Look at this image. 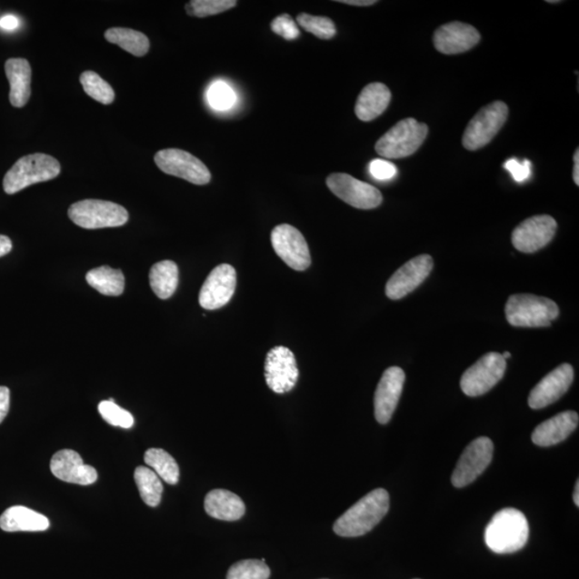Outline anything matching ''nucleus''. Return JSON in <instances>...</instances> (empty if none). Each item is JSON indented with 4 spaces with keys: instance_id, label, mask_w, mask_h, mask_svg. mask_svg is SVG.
I'll use <instances>...</instances> for the list:
<instances>
[{
    "instance_id": "obj_1",
    "label": "nucleus",
    "mask_w": 579,
    "mask_h": 579,
    "mask_svg": "<svg viewBox=\"0 0 579 579\" xmlns=\"http://www.w3.org/2000/svg\"><path fill=\"white\" fill-rule=\"evenodd\" d=\"M389 510V493L384 488L374 489L337 519L334 531L344 537L362 536L377 526Z\"/></svg>"
},
{
    "instance_id": "obj_2",
    "label": "nucleus",
    "mask_w": 579,
    "mask_h": 579,
    "mask_svg": "<svg viewBox=\"0 0 579 579\" xmlns=\"http://www.w3.org/2000/svg\"><path fill=\"white\" fill-rule=\"evenodd\" d=\"M529 524L526 516L516 509L495 513L485 530V542L495 554H512L527 544Z\"/></svg>"
},
{
    "instance_id": "obj_3",
    "label": "nucleus",
    "mask_w": 579,
    "mask_h": 579,
    "mask_svg": "<svg viewBox=\"0 0 579 579\" xmlns=\"http://www.w3.org/2000/svg\"><path fill=\"white\" fill-rule=\"evenodd\" d=\"M58 160L46 154L27 155L5 173L3 186L7 195H15L32 185L51 181L61 173Z\"/></svg>"
},
{
    "instance_id": "obj_4",
    "label": "nucleus",
    "mask_w": 579,
    "mask_h": 579,
    "mask_svg": "<svg viewBox=\"0 0 579 579\" xmlns=\"http://www.w3.org/2000/svg\"><path fill=\"white\" fill-rule=\"evenodd\" d=\"M506 320L517 327H546L559 315L556 303L544 296L512 295L505 305Z\"/></svg>"
},
{
    "instance_id": "obj_5",
    "label": "nucleus",
    "mask_w": 579,
    "mask_h": 579,
    "mask_svg": "<svg viewBox=\"0 0 579 579\" xmlns=\"http://www.w3.org/2000/svg\"><path fill=\"white\" fill-rule=\"evenodd\" d=\"M428 127L414 118H405L397 123L375 143V152L386 159H402L411 156L426 140Z\"/></svg>"
},
{
    "instance_id": "obj_6",
    "label": "nucleus",
    "mask_w": 579,
    "mask_h": 579,
    "mask_svg": "<svg viewBox=\"0 0 579 579\" xmlns=\"http://www.w3.org/2000/svg\"><path fill=\"white\" fill-rule=\"evenodd\" d=\"M71 222L83 229L116 228L128 223L126 208L110 201L83 200L71 205L68 211Z\"/></svg>"
},
{
    "instance_id": "obj_7",
    "label": "nucleus",
    "mask_w": 579,
    "mask_h": 579,
    "mask_svg": "<svg viewBox=\"0 0 579 579\" xmlns=\"http://www.w3.org/2000/svg\"><path fill=\"white\" fill-rule=\"evenodd\" d=\"M509 107L503 101L488 105L471 119L463 136V145L468 151H477L491 142L506 122Z\"/></svg>"
},
{
    "instance_id": "obj_8",
    "label": "nucleus",
    "mask_w": 579,
    "mask_h": 579,
    "mask_svg": "<svg viewBox=\"0 0 579 579\" xmlns=\"http://www.w3.org/2000/svg\"><path fill=\"white\" fill-rule=\"evenodd\" d=\"M506 362L503 355L491 352L465 370L461 380L462 390L470 397L484 395L504 378Z\"/></svg>"
},
{
    "instance_id": "obj_9",
    "label": "nucleus",
    "mask_w": 579,
    "mask_h": 579,
    "mask_svg": "<svg viewBox=\"0 0 579 579\" xmlns=\"http://www.w3.org/2000/svg\"><path fill=\"white\" fill-rule=\"evenodd\" d=\"M155 163L166 175L185 179L195 185H206L212 175L202 161L186 151L168 148L155 155Z\"/></svg>"
},
{
    "instance_id": "obj_10",
    "label": "nucleus",
    "mask_w": 579,
    "mask_h": 579,
    "mask_svg": "<svg viewBox=\"0 0 579 579\" xmlns=\"http://www.w3.org/2000/svg\"><path fill=\"white\" fill-rule=\"evenodd\" d=\"M271 241L275 253L292 270L303 272L312 265V256L305 237L294 226L277 225L272 231Z\"/></svg>"
},
{
    "instance_id": "obj_11",
    "label": "nucleus",
    "mask_w": 579,
    "mask_h": 579,
    "mask_svg": "<svg viewBox=\"0 0 579 579\" xmlns=\"http://www.w3.org/2000/svg\"><path fill=\"white\" fill-rule=\"evenodd\" d=\"M326 185L340 200L360 210H373L384 201L380 190L345 173H334L327 177Z\"/></svg>"
},
{
    "instance_id": "obj_12",
    "label": "nucleus",
    "mask_w": 579,
    "mask_h": 579,
    "mask_svg": "<svg viewBox=\"0 0 579 579\" xmlns=\"http://www.w3.org/2000/svg\"><path fill=\"white\" fill-rule=\"evenodd\" d=\"M494 454L493 441L480 437L473 441L462 454L452 475V484L463 488L471 484L492 463Z\"/></svg>"
},
{
    "instance_id": "obj_13",
    "label": "nucleus",
    "mask_w": 579,
    "mask_h": 579,
    "mask_svg": "<svg viewBox=\"0 0 579 579\" xmlns=\"http://www.w3.org/2000/svg\"><path fill=\"white\" fill-rule=\"evenodd\" d=\"M265 372L268 387L276 394L294 390L300 377L294 352L285 347H275L268 352Z\"/></svg>"
},
{
    "instance_id": "obj_14",
    "label": "nucleus",
    "mask_w": 579,
    "mask_h": 579,
    "mask_svg": "<svg viewBox=\"0 0 579 579\" xmlns=\"http://www.w3.org/2000/svg\"><path fill=\"white\" fill-rule=\"evenodd\" d=\"M557 223L548 215L524 220L512 233V243L518 252L534 254L544 248L556 235Z\"/></svg>"
},
{
    "instance_id": "obj_15",
    "label": "nucleus",
    "mask_w": 579,
    "mask_h": 579,
    "mask_svg": "<svg viewBox=\"0 0 579 579\" xmlns=\"http://www.w3.org/2000/svg\"><path fill=\"white\" fill-rule=\"evenodd\" d=\"M434 268V260L431 255H421L415 256L403 265L387 282L385 286L386 296L391 300H401L407 296L417 286L424 283Z\"/></svg>"
},
{
    "instance_id": "obj_16",
    "label": "nucleus",
    "mask_w": 579,
    "mask_h": 579,
    "mask_svg": "<svg viewBox=\"0 0 579 579\" xmlns=\"http://www.w3.org/2000/svg\"><path fill=\"white\" fill-rule=\"evenodd\" d=\"M236 289L235 268L230 265L215 267L202 285L199 302L207 310H216L231 301Z\"/></svg>"
},
{
    "instance_id": "obj_17",
    "label": "nucleus",
    "mask_w": 579,
    "mask_h": 579,
    "mask_svg": "<svg viewBox=\"0 0 579 579\" xmlns=\"http://www.w3.org/2000/svg\"><path fill=\"white\" fill-rule=\"evenodd\" d=\"M574 380V370L570 364L554 368L531 391L528 404L531 409L539 410L557 402L570 389Z\"/></svg>"
},
{
    "instance_id": "obj_18",
    "label": "nucleus",
    "mask_w": 579,
    "mask_h": 579,
    "mask_svg": "<svg viewBox=\"0 0 579 579\" xmlns=\"http://www.w3.org/2000/svg\"><path fill=\"white\" fill-rule=\"evenodd\" d=\"M405 374L402 368H387L374 394V416L380 424L391 421L404 390Z\"/></svg>"
},
{
    "instance_id": "obj_19",
    "label": "nucleus",
    "mask_w": 579,
    "mask_h": 579,
    "mask_svg": "<svg viewBox=\"0 0 579 579\" xmlns=\"http://www.w3.org/2000/svg\"><path fill=\"white\" fill-rule=\"evenodd\" d=\"M477 29L463 22H451L439 27L434 35L435 49L446 55L467 52L480 43Z\"/></svg>"
},
{
    "instance_id": "obj_20",
    "label": "nucleus",
    "mask_w": 579,
    "mask_h": 579,
    "mask_svg": "<svg viewBox=\"0 0 579 579\" xmlns=\"http://www.w3.org/2000/svg\"><path fill=\"white\" fill-rule=\"evenodd\" d=\"M50 468L54 476L65 483L77 485H92L98 479L97 471L83 463L80 454L73 450H62L54 454Z\"/></svg>"
},
{
    "instance_id": "obj_21",
    "label": "nucleus",
    "mask_w": 579,
    "mask_h": 579,
    "mask_svg": "<svg viewBox=\"0 0 579 579\" xmlns=\"http://www.w3.org/2000/svg\"><path fill=\"white\" fill-rule=\"evenodd\" d=\"M579 417L575 411H564L552 419L540 424L531 439L536 445L547 447L563 443L578 426Z\"/></svg>"
},
{
    "instance_id": "obj_22",
    "label": "nucleus",
    "mask_w": 579,
    "mask_h": 579,
    "mask_svg": "<svg viewBox=\"0 0 579 579\" xmlns=\"http://www.w3.org/2000/svg\"><path fill=\"white\" fill-rule=\"evenodd\" d=\"M10 83V104L15 107L26 105L31 98L32 68L25 58H10L5 65Z\"/></svg>"
},
{
    "instance_id": "obj_23",
    "label": "nucleus",
    "mask_w": 579,
    "mask_h": 579,
    "mask_svg": "<svg viewBox=\"0 0 579 579\" xmlns=\"http://www.w3.org/2000/svg\"><path fill=\"white\" fill-rule=\"evenodd\" d=\"M0 528L5 533H38L50 528L49 518L22 505L5 510L0 516Z\"/></svg>"
},
{
    "instance_id": "obj_24",
    "label": "nucleus",
    "mask_w": 579,
    "mask_h": 579,
    "mask_svg": "<svg viewBox=\"0 0 579 579\" xmlns=\"http://www.w3.org/2000/svg\"><path fill=\"white\" fill-rule=\"evenodd\" d=\"M392 94L382 83L374 82L363 89L355 105V115L363 122H372L384 115L391 103Z\"/></svg>"
},
{
    "instance_id": "obj_25",
    "label": "nucleus",
    "mask_w": 579,
    "mask_h": 579,
    "mask_svg": "<svg viewBox=\"0 0 579 579\" xmlns=\"http://www.w3.org/2000/svg\"><path fill=\"white\" fill-rule=\"evenodd\" d=\"M205 507L208 515L225 522L238 521L246 512V506L241 497L225 489H214L208 493Z\"/></svg>"
},
{
    "instance_id": "obj_26",
    "label": "nucleus",
    "mask_w": 579,
    "mask_h": 579,
    "mask_svg": "<svg viewBox=\"0 0 579 579\" xmlns=\"http://www.w3.org/2000/svg\"><path fill=\"white\" fill-rule=\"evenodd\" d=\"M149 284L154 294L161 300H168L175 294L178 285V267L173 261H161L149 272Z\"/></svg>"
},
{
    "instance_id": "obj_27",
    "label": "nucleus",
    "mask_w": 579,
    "mask_h": 579,
    "mask_svg": "<svg viewBox=\"0 0 579 579\" xmlns=\"http://www.w3.org/2000/svg\"><path fill=\"white\" fill-rule=\"evenodd\" d=\"M86 282L99 294L106 296H119L125 290V276L121 270L110 266L94 268L86 274Z\"/></svg>"
},
{
    "instance_id": "obj_28",
    "label": "nucleus",
    "mask_w": 579,
    "mask_h": 579,
    "mask_svg": "<svg viewBox=\"0 0 579 579\" xmlns=\"http://www.w3.org/2000/svg\"><path fill=\"white\" fill-rule=\"evenodd\" d=\"M107 43L121 46L136 57L146 55L149 51V40L147 35L129 28H110L105 34Z\"/></svg>"
},
{
    "instance_id": "obj_29",
    "label": "nucleus",
    "mask_w": 579,
    "mask_h": 579,
    "mask_svg": "<svg viewBox=\"0 0 579 579\" xmlns=\"http://www.w3.org/2000/svg\"><path fill=\"white\" fill-rule=\"evenodd\" d=\"M135 481L141 498L148 506L156 507L163 497L164 485L160 477L151 468L137 467Z\"/></svg>"
},
{
    "instance_id": "obj_30",
    "label": "nucleus",
    "mask_w": 579,
    "mask_h": 579,
    "mask_svg": "<svg viewBox=\"0 0 579 579\" xmlns=\"http://www.w3.org/2000/svg\"><path fill=\"white\" fill-rule=\"evenodd\" d=\"M145 462L161 480L170 485L177 484L179 467L175 459L168 452L163 449H149L145 453Z\"/></svg>"
},
{
    "instance_id": "obj_31",
    "label": "nucleus",
    "mask_w": 579,
    "mask_h": 579,
    "mask_svg": "<svg viewBox=\"0 0 579 579\" xmlns=\"http://www.w3.org/2000/svg\"><path fill=\"white\" fill-rule=\"evenodd\" d=\"M85 93L94 100L103 105H111L115 99V93L109 83L94 71H85L80 77Z\"/></svg>"
},
{
    "instance_id": "obj_32",
    "label": "nucleus",
    "mask_w": 579,
    "mask_h": 579,
    "mask_svg": "<svg viewBox=\"0 0 579 579\" xmlns=\"http://www.w3.org/2000/svg\"><path fill=\"white\" fill-rule=\"evenodd\" d=\"M271 570L265 560L248 559L233 564L226 579H268Z\"/></svg>"
},
{
    "instance_id": "obj_33",
    "label": "nucleus",
    "mask_w": 579,
    "mask_h": 579,
    "mask_svg": "<svg viewBox=\"0 0 579 579\" xmlns=\"http://www.w3.org/2000/svg\"><path fill=\"white\" fill-rule=\"evenodd\" d=\"M297 23L306 32L322 40H330L337 33L335 24L326 16L301 14L297 15Z\"/></svg>"
},
{
    "instance_id": "obj_34",
    "label": "nucleus",
    "mask_w": 579,
    "mask_h": 579,
    "mask_svg": "<svg viewBox=\"0 0 579 579\" xmlns=\"http://www.w3.org/2000/svg\"><path fill=\"white\" fill-rule=\"evenodd\" d=\"M236 5V0H193L186 5V11L191 16L207 17L223 14Z\"/></svg>"
},
{
    "instance_id": "obj_35",
    "label": "nucleus",
    "mask_w": 579,
    "mask_h": 579,
    "mask_svg": "<svg viewBox=\"0 0 579 579\" xmlns=\"http://www.w3.org/2000/svg\"><path fill=\"white\" fill-rule=\"evenodd\" d=\"M98 411L103 419L112 426L129 429L135 425L133 414L119 407L113 399L101 402L98 405Z\"/></svg>"
},
{
    "instance_id": "obj_36",
    "label": "nucleus",
    "mask_w": 579,
    "mask_h": 579,
    "mask_svg": "<svg viewBox=\"0 0 579 579\" xmlns=\"http://www.w3.org/2000/svg\"><path fill=\"white\" fill-rule=\"evenodd\" d=\"M207 100L215 110L226 111L235 104V91L225 82L217 81L208 88Z\"/></svg>"
},
{
    "instance_id": "obj_37",
    "label": "nucleus",
    "mask_w": 579,
    "mask_h": 579,
    "mask_svg": "<svg viewBox=\"0 0 579 579\" xmlns=\"http://www.w3.org/2000/svg\"><path fill=\"white\" fill-rule=\"evenodd\" d=\"M273 32L285 40H294L300 37L296 23L289 15H282L273 20L271 24Z\"/></svg>"
},
{
    "instance_id": "obj_38",
    "label": "nucleus",
    "mask_w": 579,
    "mask_h": 579,
    "mask_svg": "<svg viewBox=\"0 0 579 579\" xmlns=\"http://www.w3.org/2000/svg\"><path fill=\"white\" fill-rule=\"evenodd\" d=\"M370 175L379 181H389L397 175L396 165L390 161L384 159H374L369 165Z\"/></svg>"
},
{
    "instance_id": "obj_39",
    "label": "nucleus",
    "mask_w": 579,
    "mask_h": 579,
    "mask_svg": "<svg viewBox=\"0 0 579 579\" xmlns=\"http://www.w3.org/2000/svg\"><path fill=\"white\" fill-rule=\"evenodd\" d=\"M504 169L509 171L517 183H524L531 175V163L529 160H524L523 163L515 158L507 160L504 164Z\"/></svg>"
},
{
    "instance_id": "obj_40",
    "label": "nucleus",
    "mask_w": 579,
    "mask_h": 579,
    "mask_svg": "<svg viewBox=\"0 0 579 579\" xmlns=\"http://www.w3.org/2000/svg\"><path fill=\"white\" fill-rule=\"evenodd\" d=\"M10 409V390L8 387L0 386V424L8 415Z\"/></svg>"
},
{
    "instance_id": "obj_41",
    "label": "nucleus",
    "mask_w": 579,
    "mask_h": 579,
    "mask_svg": "<svg viewBox=\"0 0 579 579\" xmlns=\"http://www.w3.org/2000/svg\"><path fill=\"white\" fill-rule=\"evenodd\" d=\"M19 25V19L15 15H5L0 19V27L5 29V31H15Z\"/></svg>"
},
{
    "instance_id": "obj_42",
    "label": "nucleus",
    "mask_w": 579,
    "mask_h": 579,
    "mask_svg": "<svg viewBox=\"0 0 579 579\" xmlns=\"http://www.w3.org/2000/svg\"><path fill=\"white\" fill-rule=\"evenodd\" d=\"M12 242L8 236L0 235V258L8 255L12 250Z\"/></svg>"
},
{
    "instance_id": "obj_43",
    "label": "nucleus",
    "mask_w": 579,
    "mask_h": 579,
    "mask_svg": "<svg viewBox=\"0 0 579 579\" xmlns=\"http://www.w3.org/2000/svg\"><path fill=\"white\" fill-rule=\"evenodd\" d=\"M337 3L356 5V7H369V5L377 4L375 0H338Z\"/></svg>"
},
{
    "instance_id": "obj_44",
    "label": "nucleus",
    "mask_w": 579,
    "mask_h": 579,
    "mask_svg": "<svg viewBox=\"0 0 579 579\" xmlns=\"http://www.w3.org/2000/svg\"><path fill=\"white\" fill-rule=\"evenodd\" d=\"M574 169H573V181L577 185H579V151L576 149L574 154Z\"/></svg>"
},
{
    "instance_id": "obj_45",
    "label": "nucleus",
    "mask_w": 579,
    "mask_h": 579,
    "mask_svg": "<svg viewBox=\"0 0 579 579\" xmlns=\"http://www.w3.org/2000/svg\"><path fill=\"white\" fill-rule=\"evenodd\" d=\"M578 493H579V481L576 482V486H575V492H574V497H573V499H574V503L576 504V506H579V497H578Z\"/></svg>"
},
{
    "instance_id": "obj_46",
    "label": "nucleus",
    "mask_w": 579,
    "mask_h": 579,
    "mask_svg": "<svg viewBox=\"0 0 579 579\" xmlns=\"http://www.w3.org/2000/svg\"><path fill=\"white\" fill-rule=\"evenodd\" d=\"M501 355H503V357L504 358V360H506V358H510V357H511V354H510V352H504V354H501Z\"/></svg>"
},
{
    "instance_id": "obj_47",
    "label": "nucleus",
    "mask_w": 579,
    "mask_h": 579,
    "mask_svg": "<svg viewBox=\"0 0 579 579\" xmlns=\"http://www.w3.org/2000/svg\"><path fill=\"white\" fill-rule=\"evenodd\" d=\"M547 3L549 4H559V0H547Z\"/></svg>"
}]
</instances>
